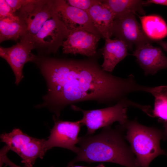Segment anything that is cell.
I'll list each match as a JSON object with an SVG mask.
<instances>
[{
	"label": "cell",
	"instance_id": "1",
	"mask_svg": "<svg viewBox=\"0 0 167 167\" xmlns=\"http://www.w3.org/2000/svg\"><path fill=\"white\" fill-rule=\"evenodd\" d=\"M94 57L75 59L38 56L34 63L45 80L48 92L37 107H47L58 118L69 105L95 101L110 106L139 90L132 75L126 78L114 75L104 70Z\"/></svg>",
	"mask_w": 167,
	"mask_h": 167
},
{
	"label": "cell",
	"instance_id": "2",
	"mask_svg": "<svg viewBox=\"0 0 167 167\" xmlns=\"http://www.w3.org/2000/svg\"><path fill=\"white\" fill-rule=\"evenodd\" d=\"M124 129L120 125L115 128L108 126L96 135L79 137L77 156L68 166L83 161L89 163L109 162L126 167H137L131 148L125 140Z\"/></svg>",
	"mask_w": 167,
	"mask_h": 167
},
{
	"label": "cell",
	"instance_id": "3",
	"mask_svg": "<svg viewBox=\"0 0 167 167\" xmlns=\"http://www.w3.org/2000/svg\"><path fill=\"white\" fill-rule=\"evenodd\" d=\"M121 126L127 130L125 139L130 143L132 151L136 156L137 167H148L151 161L158 156L167 155L160 146L161 140H166L163 130L143 125L136 119L128 120L126 124Z\"/></svg>",
	"mask_w": 167,
	"mask_h": 167
},
{
	"label": "cell",
	"instance_id": "4",
	"mask_svg": "<svg viewBox=\"0 0 167 167\" xmlns=\"http://www.w3.org/2000/svg\"><path fill=\"white\" fill-rule=\"evenodd\" d=\"M129 106L139 108L143 112L147 108L146 105H141L128 99L113 105L99 109L84 110L74 105H71V108L73 110L83 113V117L79 121L82 126L87 127L86 135H92L97 130L111 126L115 122H118L121 126L126 124L128 120L127 111Z\"/></svg>",
	"mask_w": 167,
	"mask_h": 167
},
{
	"label": "cell",
	"instance_id": "5",
	"mask_svg": "<svg viewBox=\"0 0 167 167\" xmlns=\"http://www.w3.org/2000/svg\"><path fill=\"white\" fill-rule=\"evenodd\" d=\"M69 33L68 29L54 9L51 17L45 21L37 33L28 41L33 45V49H37L41 54H55Z\"/></svg>",
	"mask_w": 167,
	"mask_h": 167
},
{
	"label": "cell",
	"instance_id": "6",
	"mask_svg": "<svg viewBox=\"0 0 167 167\" xmlns=\"http://www.w3.org/2000/svg\"><path fill=\"white\" fill-rule=\"evenodd\" d=\"M135 14L130 12L114 19L112 36L123 42L128 50H132L133 46L136 49L147 44L155 43L160 45L167 51V43L154 40L148 37L137 20Z\"/></svg>",
	"mask_w": 167,
	"mask_h": 167
},
{
	"label": "cell",
	"instance_id": "7",
	"mask_svg": "<svg viewBox=\"0 0 167 167\" xmlns=\"http://www.w3.org/2000/svg\"><path fill=\"white\" fill-rule=\"evenodd\" d=\"M54 11V0H29L15 13L25 26L24 37L29 40L36 35Z\"/></svg>",
	"mask_w": 167,
	"mask_h": 167
},
{
	"label": "cell",
	"instance_id": "8",
	"mask_svg": "<svg viewBox=\"0 0 167 167\" xmlns=\"http://www.w3.org/2000/svg\"><path fill=\"white\" fill-rule=\"evenodd\" d=\"M54 125L45 142L46 150L59 147L67 149L76 153L78 147L76 145L78 143V135L82 126L79 120L63 121L56 119L55 116H54Z\"/></svg>",
	"mask_w": 167,
	"mask_h": 167
},
{
	"label": "cell",
	"instance_id": "9",
	"mask_svg": "<svg viewBox=\"0 0 167 167\" xmlns=\"http://www.w3.org/2000/svg\"><path fill=\"white\" fill-rule=\"evenodd\" d=\"M54 7L59 17L69 31L84 30L102 38L87 11L71 6L64 0H54Z\"/></svg>",
	"mask_w": 167,
	"mask_h": 167
},
{
	"label": "cell",
	"instance_id": "10",
	"mask_svg": "<svg viewBox=\"0 0 167 167\" xmlns=\"http://www.w3.org/2000/svg\"><path fill=\"white\" fill-rule=\"evenodd\" d=\"M32 44L23 37L15 45L8 48L0 47V57L4 59L12 69L18 85L24 78L23 69L25 63L33 62L35 55L31 52Z\"/></svg>",
	"mask_w": 167,
	"mask_h": 167
},
{
	"label": "cell",
	"instance_id": "11",
	"mask_svg": "<svg viewBox=\"0 0 167 167\" xmlns=\"http://www.w3.org/2000/svg\"><path fill=\"white\" fill-rule=\"evenodd\" d=\"M101 37L84 30L70 31L67 37L62 43L63 52L65 54H80L89 58L94 57L98 41Z\"/></svg>",
	"mask_w": 167,
	"mask_h": 167
},
{
	"label": "cell",
	"instance_id": "12",
	"mask_svg": "<svg viewBox=\"0 0 167 167\" xmlns=\"http://www.w3.org/2000/svg\"><path fill=\"white\" fill-rule=\"evenodd\" d=\"M133 55L144 71L145 75H153L167 68V57L161 48L147 44L135 49Z\"/></svg>",
	"mask_w": 167,
	"mask_h": 167
},
{
	"label": "cell",
	"instance_id": "13",
	"mask_svg": "<svg viewBox=\"0 0 167 167\" xmlns=\"http://www.w3.org/2000/svg\"><path fill=\"white\" fill-rule=\"evenodd\" d=\"M91 20L102 38L105 39L112 36L114 16L109 7L102 0L92 6L87 11Z\"/></svg>",
	"mask_w": 167,
	"mask_h": 167
},
{
	"label": "cell",
	"instance_id": "14",
	"mask_svg": "<svg viewBox=\"0 0 167 167\" xmlns=\"http://www.w3.org/2000/svg\"><path fill=\"white\" fill-rule=\"evenodd\" d=\"M128 50L125 44L120 40L106 39L102 49L104 60L101 66L103 69L109 72L113 71L117 64L129 55Z\"/></svg>",
	"mask_w": 167,
	"mask_h": 167
},
{
	"label": "cell",
	"instance_id": "15",
	"mask_svg": "<svg viewBox=\"0 0 167 167\" xmlns=\"http://www.w3.org/2000/svg\"><path fill=\"white\" fill-rule=\"evenodd\" d=\"M139 17L142 28L147 36L150 38L160 41L167 36V24L161 16L156 15Z\"/></svg>",
	"mask_w": 167,
	"mask_h": 167
},
{
	"label": "cell",
	"instance_id": "16",
	"mask_svg": "<svg viewBox=\"0 0 167 167\" xmlns=\"http://www.w3.org/2000/svg\"><path fill=\"white\" fill-rule=\"evenodd\" d=\"M143 2L141 0H102V2L109 7L113 13L114 19L130 12L145 15Z\"/></svg>",
	"mask_w": 167,
	"mask_h": 167
},
{
	"label": "cell",
	"instance_id": "17",
	"mask_svg": "<svg viewBox=\"0 0 167 167\" xmlns=\"http://www.w3.org/2000/svg\"><path fill=\"white\" fill-rule=\"evenodd\" d=\"M46 139L34 138L24 145L18 155L22 159L21 162L27 167H32L38 158L42 159L47 151L45 147Z\"/></svg>",
	"mask_w": 167,
	"mask_h": 167
},
{
	"label": "cell",
	"instance_id": "18",
	"mask_svg": "<svg viewBox=\"0 0 167 167\" xmlns=\"http://www.w3.org/2000/svg\"><path fill=\"white\" fill-rule=\"evenodd\" d=\"M26 33V29L23 22L19 18H8L0 20V42L8 40H20Z\"/></svg>",
	"mask_w": 167,
	"mask_h": 167
},
{
	"label": "cell",
	"instance_id": "19",
	"mask_svg": "<svg viewBox=\"0 0 167 167\" xmlns=\"http://www.w3.org/2000/svg\"><path fill=\"white\" fill-rule=\"evenodd\" d=\"M33 138L17 128L13 129L9 133L2 134L0 136L1 141L6 143L10 150L18 155L24 145Z\"/></svg>",
	"mask_w": 167,
	"mask_h": 167
},
{
	"label": "cell",
	"instance_id": "20",
	"mask_svg": "<svg viewBox=\"0 0 167 167\" xmlns=\"http://www.w3.org/2000/svg\"><path fill=\"white\" fill-rule=\"evenodd\" d=\"M151 94L155 97L153 117L162 123L167 122V86L154 87Z\"/></svg>",
	"mask_w": 167,
	"mask_h": 167
},
{
	"label": "cell",
	"instance_id": "21",
	"mask_svg": "<svg viewBox=\"0 0 167 167\" xmlns=\"http://www.w3.org/2000/svg\"><path fill=\"white\" fill-rule=\"evenodd\" d=\"M100 1L98 0H66L67 3L69 5L87 12L92 6L99 3Z\"/></svg>",
	"mask_w": 167,
	"mask_h": 167
},
{
	"label": "cell",
	"instance_id": "22",
	"mask_svg": "<svg viewBox=\"0 0 167 167\" xmlns=\"http://www.w3.org/2000/svg\"><path fill=\"white\" fill-rule=\"evenodd\" d=\"M19 18L13 13L12 8L6 0H0V20L6 18L16 19Z\"/></svg>",
	"mask_w": 167,
	"mask_h": 167
},
{
	"label": "cell",
	"instance_id": "23",
	"mask_svg": "<svg viewBox=\"0 0 167 167\" xmlns=\"http://www.w3.org/2000/svg\"><path fill=\"white\" fill-rule=\"evenodd\" d=\"M29 0H6L12 8L13 13L20 9L23 6L27 3Z\"/></svg>",
	"mask_w": 167,
	"mask_h": 167
},
{
	"label": "cell",
	"instance_id": "24",
	"mask_svg": "<svg viewBox=\"0 0 167 167\" xmlns=\"http://www.w3.org/2000/svg\"><path fill=\"white\" fill-rule=\"evenodd\" d=\"M1 152L0 167H2L4 163L10 167H27L20 166L12 162L6 156V154L7 152L6 150H2Z\"/></svg>",
	"mask_w": 167,
	"mask_h": 167
},
{
	"label": "cell",
	"instance_id": "25",
	"mask_svg": "<svg viewBox=\"0 0 167 167\" xmlns=\"http://www.w3.org/2000/svg\"><path fill=\"white\" fill-rule=\"evenodd\" d=\"M152 4L167 6V0H147L144 1V6Z\"/></svg>",
	"mask_w": 167,
	"mask_h": 167
},
{
	"label": "cell",
	"instance_id": "26",
	"mask_svg": "<svg viewBox=\"0 0 167 167\" xmlns=\"http://www.w3.org/2000/svg\"><path fill=\"white\" fill-rule=\"evenodd\" d=\"M162 123L163 124V127L164 128L163 131L166 140L167 139V122H164Z\"/></svg>",
	"mask_w": 167,
	"mask_h": 167
},
{
	"label": "cell",
	"instance_id": "27",
	"mask_svg": "<svg viewBox=\"0 0 167 167\" xmlns=\"http://www.w3.org/2000/svg\"><path fill=\"white\" fill-rule=\"evenodd\" d=\"M68 167H86V166H73V165L72 166ZM105 167V166L103 164H99L96 167Z\"/></svg>",
	"mask_w": 167,
	"mask_h": 167
}]
</instances>
